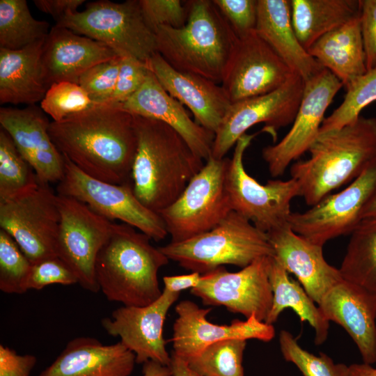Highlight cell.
Wrapping results in <instances>:
<instances>
[{"label": "cell", "instance_id": "6da1fadb", "mask_svg": "<svg viewBox=\"0 0 376 376\" xmlns=\"http://www.w3.org/2000/svg\"><path fill=\"white\" fill-rule=\"evenodd\" d=\"M49 134L58 150L84 173L116 185L131 184L137 148L134 116L119 104H95L52 121Z\"/></svg>", "mask_w": 376, "mask_h": 376}, {"label": "cell", "instance_id": "7a4b0ae2", "mask_svg": "<svg viewBox=\"0 0 376 376\" xmlns=\"http://www.w3.org/2000/svg\"><path fill=\"white\" fill-rule=\"evenodd\" d=\"M137 148L131 174L133 191L149 210L172 204L204 164L181 135L167 124L134 115Z\"/></svg>", "mask_w": 376, "mask_h": 376}, {"label": "cell", "instance_id": "3957f363", "mask_svg": "<svg viewBox=\"0 0 376 376\" xmlns=\"http://www.w3.org/2000/svg\"><path fill=\"white\" fill-rule=\"evenodd\" d=\"M310 156L290 167L300 196L313 206L338 187L352 182L376 158V118L360 116L344 127L322 133Z\"/></svg>", "mask_w": 376, "mask_h": 376}, {"label": "cell", "instance_id": "277c9868", "mask_svg": "<svg viewBox=\"0 0 376 376\" xmlns=\"http://www.w3.org/2000/svg\"><path fill=\"white\" fill-rule=\"evenodd\" d=\"M187 4L185 26H161L155 31L157 52L178 71L221 83L237 36L212 0Z\"/></svg>", "mask_w": 376, "mask_h": 376}, {"label": "cell", "instance_id": "5b68a950", "mask_svg": "<svg viewBox=\"0 0 376 376\" xmlns=\"http://www.w3.org/2000/svg\"><path fill=\"white\" fill-rule=\"evenodd\" d=\"M150 240L130 225L113 224L95 263L97 284L109 301L143 306L160 297L158 272L169 259Z\"/></svg>", "mask_w": 376, "mask_h": 376}, {"label": "cell", "instance_id": "8992f818", "mask_svg": "<svg viewBox=\"0 0 376 376\" xmlns=\"http://www.w3.org/2000/svg\"><path fill=\"white\" fill-rule=\"evenodd\" d=\"M159 249L180 267L201 274L224 265L243 268L274 256L266 233L233 210L211 230Z\"/></svg>", "mask_w": 376, "mask_h": 376}, {"label": "cell", "instance_id": "52a82bcc", "mask_svg": "<svg viewBox=\"0 0 376 376\" xmlns=\"http://www.w3.org/2000/svg\"><path fill=\"white\" fill-rule=\"evenodd\" d=\"M56 24L102 42L120 56L147 63L157 52L155 33L143 18L139 0L90 2L84 10L70 13Z\"/></svg>", "mask_w": 376, "mask_h": 376}, {"label": "cell", "instance_id": "ba28073f", "mask_svg": "<svg viewBox=\"0 0 376 376\" xmlns=\"http://www.w3.org/2000/svg\"><path fill=\"white\" fill-rule=\"evenodd\" d=\"M228 161L210 157L179 197L158 212L171 242L211 230L233 211L226 187Z\"/></svg>", "mask_w": 376, "mask_h": 376}, {"label": "cell", "instance_id": "9c48e42d", "mask_svg": "<svg viewBox=\"0 0 376 376\" xmlns=\"http://www.w3.org/2000/svg\"><path fill=\"white\" fill-rule=\"evenodd\" d=\"M256 134H244L236 142L226 173V187L233 211L267 233L288 225L292 199L300 196L292 178L271 180L261 185L247 173L244 154Z\"/></svg>", "mask_w": 376, "mask_h": 376}, {"label": "cell", "instance_id": "30bf717a", "mask_svg": "<svg viewBox=\"0 0 376 376\" xmlns=\"http://www.w3.org/2000/svg\"><path fill=\"white\" fill-rule=\"evenodd\" d=\"M65 170L58 183L57 194L86 204L104 218L120 220L160 241L168 235L160 215L144 206L135 196L131 184L104 182L84 173L64 157Z\"/></svg>", "mask_w": 376, "mask_h": 376}, {"label": "cell", "instance_id": "8fae6325", "mask_svg": "<svg viewBox=\"0 0 376 376\" xmlns=\"http://www.w3.org/2000/svg\"><path fill=\"white\" fill-rule=\"evenodd\" d=\"M58 194L38 182L29 191L0 201V226L17 242L31 263L56 257L60 224Z\"/></svg>", "mask_w": 376, "mask_h": 376}, {"label": "cell", "instance_id": "7c38bea8", "mask_svg": "<svg viewBox=\"0 0 376 376\" xmlns=\"http://www.w3.org/2000/svg\"><path fill=\"white\" fill-rule=\"evenodd\" d=\"M58 201L61 218L56 256L71 269L84 289L97 292L100 290L95 276L96 259L114 223L75 198L58 194Z\"/></svg>", "mask_w": 376, "mask_h": 376}, {"label": "cell", "instance_id": "4fadbf2b", "mask_svg": "<svg viewBox=\"0 0 376 376\" xmlns=\"http://www.w3.org/2000/svg\"><path fill=\"white\" fill-rule=\"evenodd\" d=\"M375 187L376 158L342 191L327 195L304 212H292L288 225L307 240L323 246L327 242L356 229Z\"/></svg>", "mask_w": 376, "mask_h": 376}, {"label": "cell", "instance_id": "5bb4252c", "mask_svg": "<svg viewBox=\"0 0 376 376\" xmlns=\"http://www.w3.org/2000/svg\"><path fill=\"white\" fill-rule=\"evenodd\" d=\"M304 81L293 75L276 90L231 104L214 134L212 156L218 159L252 126L263 123L267 132H275L293 123L299 107Z\"/></svg>", "mask_w": 376, "mask_h": 376}, {"label": "cell", "instance_id": "9a60e30c", "mask_svg": "<svg viewBox=\"0 0 376 376\" xmlns=\"http://www.w3.org/2000/svg\"><path fill=\"white\" fill-rule=\"evenodd\" d=\"M272 257L260 258L236 272L219 267L201 274L198 285L190 292L204 305L224 306L246 319L255 315L265 322L273 300L269 281Z\"/></svg>", "mask_w": 376, "mask_h": 376}, {"label": "cell", "instance_id": "2e32d148", "mask_svg": "<svg viewBox=\"0 0 376 376\" xmlns=\"http://www.w3.org/2000/svg\"><path fill=\"white\" fill-rule=\"evenodd\" d=\"M342 87L340 81L325 68L304 82L301 101L290 130L280 141L262 150L272 177L283 174L292 162L308 151L319 135L327 109Z\"/></svg>", "mask_w": 376, "mask_h": 376}, {"label": "cell", "instance_id": "e0dca14e", "mask_svg": "<svg viewBox=\"0 0 376 376\" xmlns=\"http://www.w3.org/2000/svg\"><path fill=\"white\" fill-rule=\"evenodd\" d=\"M295 74L253 31L237 38L221 86L233 104L274 91Z\"/></svg>", "mask_w": 376, "mask_h": 376}, {"label": "cell", "instance_id": "ac0fdd59", "mask_svg": "<svg viewBox=\"0 0 376 376\" xmlns=\"http://www.w3.org/2000/svg\"><path fill=\"white\" fill-rule=\"evenodd\" d=\"M180 294L163 289L160 297L148 305L120 306L110 318L102 320V326L109 335L120 337V342L134 354L136 363L153 361L169 366L171 355L166 347L163 327Z\"/></svg>", "mask_w": 376, "mask_h": 376}, {"label": "cell", "instance_id": "d6986e66", "mask_svg": "<svg viewBox=\"0 0 376 376\" xmlns=\"http://www.w3.org/2000/svg\"><path fill=\"white\" fill-rule=\"evenodd\" d=\"M178 315L173 327V352L186 361L196 357L208 345L224 340L256 339L269 342L275 336L273 324L259 320L255 315L230 324H216L207 320L211 308H202L190 300L175 307Z\"/></svg>", "mask_w": 376, "mask_h": 376}, {"label": "cell", "instance_id": "ffe728a7", "mask_svg": "<svg viewBox=\"0 0 376 376\" xmlns=\"http://www.w3.org/2000/svg\"><path fill=\"white\" fill-rule=\"evenodd\" d=\"M50 123L47 114L36 104L0 109L1 129L11 137L38 181L45 184L58 183L65 170L64 157L49 134Z\"/></svg>", "mask_w": 376, "mask_h": 376}, {"label": "cell", "instance_id": "44dd1931", "mask_svg": "<svg viewBox=\"0 0 376 376\" xmlns=\"http://www.w3.org/2000/svg\"><path fill=\"white\" fill-rule=\"evenodd\" d=\"M318 306L327 320L347 331L363 363H376L375 292L343 280L328 291Z\"/></svg>", "mask_w": 376, "mask_h": 376}, {"label": "cell", "instance_id": "7402d4cb", "mask_svg": "<svg viewBox=\"0 0 376 376\" xmlns=\"http://www.w3.org/2000/svg\"><path fill=\"white\" fill-rule=\"evenodd\" d=\"M274 257L293 274L318 304L336 285L343 281L339 269L329 265L323 246L313 244L294 232L289 225L266 233Z\"/></svg>", "mask_w": 376, "mask_h": 376}, {"label": "cell", "instance_id": "603a6c76", "mask_svg": "<svg viewBox=\"0 0 376 376\" xmlns=\"http://www.w3.org/2000/svg\"><path fill=\"white\" fill-rule=\"evenodd\" d=\"M147 65L164 89L191 111L195 121L215 134L231 105L222 86L174 69L158 52Z\"/></svg>", "mask_w": 376, "mask_h": 376}, {"label": "cell", "instance_id": "cb8c5ba5", "mask_svg": "<svg viewBox=\"0 0 376 376\" xmlns=\"http://www.w3.org/2000/svg\"><path fill=\"white\" fill-rule=\"evenodd\" d=\"M120 56L107 45L55 24L45 38L41 63L47 88L69 81L78 84L92 66Z\"/></svg>", "mask_w": 376, "mask_h": 376}, {"label": "cell", "instance_id": "d4e9b609", "mask_svg": "<svg viewBox=\"0 0 376 376\" xmlns=\"http://www.w3.org/2000/svg\"><path fill=\"white\" fill-rule=\"evenodd\" d=\"M120 104L133 115L155 119L171 126L205 162L212 156L214 134L193 120L184 105L164 89L150 70L141 88Z\"/></svg>", "mask_w": 376, "mask_h": 376}, {"label": "cell", "instance_id": "484cf974", "mask_svg": "<svg viewBox=\"0 0 376 376\" xmlns=\"http://www.w3.org/2000/svg\"><path fill=\"white\" fill-rule=\"evenodd\" d=\"M134 354L120 341L104 345L91 337L72 339L38 376H130Z\"/></svg>", "mask_w": 376, "mask_h": 376}, {"label": "cell", "instance_id": "4316f807", "mask_svg": "<svg viewBox=\"0 0 376 376\" xmlns=\"http://www.w3.org/2000/svg\"><path fill=\"white\" fill-rule=\"evenodd\" d=\"M255 31L304 82L324 69L296 36L290 0H258Z\"/></svg>", "mask_w": 376, "mask_h": 376}, {"label": "cell", "instance_id": "83f0119b", "mask_svg": "<svg viewBox=\"0 0 376 376\" xmlns=\"http://www.w3.org/2000/svg\"><path fill=\"white\" fill-rule=\"evenodd\" d=\"M45 39L20 49L0 48L1 104L29 106L42 101L48 90L41 63Z\"/></svg>", "mask_w": 376, "mask_h": 376}, {"label": "cell", "instance_id": "f1b7e54d", "mask_svg": "<svg viewBox=\"0 0 376 376\" xmlns=\"http://www.w3.org/2000/svg\"><path fill=\"white\" fill-rule=\"evenodd\" d=\"M346 88L367 72L359 17L325 34L307 50Z\"/></svg>", "mask_w": 376, "mask_h": 376}, {"label": "cell", "instance_id": "f546056e", "mask_svg": "<svg viewBox=\"0 0 376 376\" xmlns=\"http://www.w3.org/2000/svg\"><path fill=\"white\" fill-rule=\"evenodd\" d=\"M361 0H290L291 19L296 36L308 50L325 34L361 12Z\"/></svg>", "mask_w": 376, "mask_h": 376}, {"label": "cell", "instance_id": "4dcf8cb0", "mask_svg": "<svg viewBox=\"0 0 376 376\" xmlns=\"http://www.w3.org/2000/svg\"><path fill=\"white\" fill-rule=\"evenodd\" d=\"M269 281L273 293L272 305L265 320L273 324L283 311L292 308L300 321L307 322L315 330V344L322 345L327 338L329 322L302 285L289 276V273L272 256L269 267Z\"/></svg>", "mask_w": 376, "mask_h": 376}, {"label": "cell", "instance_id": "1f68e13d", "mask_svg": "<svg viewBox=\"0 0 376 376\" xmlns=\"http://www.w3.org/2000/svg\"><path fill=\"white\" fill-rule=\"evenodd\" d=\"M350 235L340 274L344 280L376 292V217L362 219Z\"/></svg>", "mask_w": 376, "mask_h": 376}, {"label": "cell", "instance_id": "d6a6232c", "mask_svg": "<svg viewBox=\"0 0 376 376\" xmlns=\"http://www.w3.org/2000/svg\"><path fill=\"white\" fill-rule=\"evenodd\" d=\"M49 23L34 18L26 0L0 1V48L17 50L45 39Z\"/></svg>", "mask_w": 376, "mask_h": 376}, {"label": "cell", "instance_id": "836d02e7", "mask_svg": "<svg viewBox=\"0 0 376 376\" xmlns=\"http://www.w3.org/2000/svg\"><path fill=\"white\" fill-rule=\"evenodd\" d=\"M39 181L29 164L22 157L13 139L0 130V201L21 195Z\"/></svg>", "mask_w": 376, "mask_h": 376}, {"label": "cell", "instance_id": "e575fe53", "mask_svg": "<svg viewBox=\"0 0 376 376\" xmlns=\"http://www.w3.org/2000/svg\"><path fill=\"white\" fill-rule=\"evenodd\" d=\"M246 345L244 339L218 341L187 362L201 376H244L242 362Z\"/></svg>", "mask_w": 376, "mask_h": 376}, {"label": "cell", "instance_id": "d590c367", "mask_svg": "<svg viewBox=\"0 0 376 376\" xmlns=\"http://www.w3.org/2000/svg\"><path fill=\"white\" fill-rule=\"evenodd\" d=\"M345 88L343 101L324 119L319 134L338 130L353 122L366 106L376 100V67L355 78Z\"/></svg>", "mask_w": 376, "mask_h": 376}, {"label": "cell", "instance_id": "8d00e7d4", "mask_svg": "<svg viewBox=\"0 0 376 376\" xmlns=\"http://www.w3.org/2000/svg\"><path fill=\"white\" fill-rule=\"evenodd\" d=\"M279 345L283 359L294 363L304 376H347L348 366L335 363L328 355H315L303 349L292 334L281 330Z\"/></svg>", "mask_w": 376, "mask_h": 376}, {"label": "cell", "instance_id": "74e56055", "mask_svg": "<svg viewBox=\"0 0 376 376\" xmlns=\"http://www.w3.org/2000/svg\"><path fill=\"white\" fill-rule=\"evenodd\" d=\"M31 266L14 239L0 229V290L7 294L25 293Z\"/></svg>", "mask_w": 376, "mask_h": 376}, {"label": "cell", "instance_id": "f35d334b", "mask_svg": "<svg viewBox=\"0 0 376 376\" xmlns=\"http://www.w3.org/2000/svg\"><path fill=\"white\" fill-rule=\"evenodd\" d=\"M95 105L78 84L69 81L52 84L40 102L41 109L51 116L53 121L62 120Z\"/></svg>", "mask_w": 376, "mask_h": 376}, {"label": "cell", "instance_id": "ab89813d", "mask_svg": "<svg viewBox=\"0 0 376 376\" xmlns=\"http://www.w3.org/2000/svg\"><path fill=\"white\" fill-rule=\"evenodd\" d=\"M121 56L100 62L79 77L78 84L95 104H104L111 99L118 79Z\"/></svg>", "mask_w": 376, "mask_h": 376}, {"label": "cell", "instance_id": "60d3db41", "mask_svg": "<svg viewBox=\"0 0 376 376\" xmlns=\"http://www.w3.org/2000/svg\"><path fill=\"white\" fill-rule=\"evenodd\" d=\"M148 26L155 32L161 26L181 28L188 18L187 1L180 0H139Z\"/></svg>", "mask_w": 376, "mask_h": 376}, {"label": "cell", "instance_id": "b9f144b4", "mask_svg": "<svg viewBox=\"0 0 376 376\" xmlns=\"http://www.w3.org/2000/svg\"><path fill=\"white\" fill-rule=\"evenodd\" d=\"M78 283L71 269L58 257L31 263L27 279V289L41 290L52 284L70 285Z\"/></svg>", "mask_w": 376, "mask_h": 376}, {"label": "cell", "instance_id": "7bdbcfd3", "mask_svg": "<svg viewBox=\"0 0 376 376\" xmlns=\"http://www.w3.org/2000/svg\"><path fill=\"white\" fill-rule=\"evenodd\" d=\"M149 72L147 63L130 56H121L116 87L107 104L126 102L141 88Z\"/></svg>", "mask_w": 376, "mask_h": 376}, {"label": "cell", "instance_id": "ee69618b", "mask_svg": "<svg viewBox=\"0 0 376 376\" xmlns=\"http://www.w3.org/2000/svg\"><path fill=\"white\" fill-rule=\"evenodd\" d=\"M212 2L227 19L237 38L256 31L258 0H212Z\"/></svg>", "mask_w": 376, "mask_h": 376}, {"label": "cell", "instance_id": "f6af8a7d", "mask_svg": "<svg viewBox=\"0 0 376 376\" xmlns=\"http://www.w3.org/2000/svg\"><path fill=\"white\" fill-rule=\"evenodd\" d=\"M367 70L376 67V0H361L359 15Z\"/></svg>", "mask_w": 376, "mask_h": 376}, {"label": "cell", "instance_id": "bcb514c9", "mask_svg": "<svg viewBox=\"0 0 376 376\" xmlns=\"http://www.w3.org/2000/svg\"><path fill=\"white\" fill-rule=\"evenodd\" d=\"M37 363L33 354H18L15 350L0 345V376H29Z\"/></svg>", "mask_w": 376, "mask_h": 376}, {"label": "cell", "instance_id": "7dc6e473", "mask_svg": "<svg viewBox=\"0 0 376 376\" xmlns=\"http://www.w3.org/2000/svg\"><path fill=\"white\" fill-rule=\"evenodd\" d=\"M85 0H34L40 11L52 15L56 22L70 13L77 11Z\"/></svg>", "mask_w": 376, "mask_h": 376}, {"label": "cell", "instance_id": "c3c4849f", "mask_svg": "<svg viewBox=\"0 0 376 376\" xmlns=\"http://www.w3.org/2000/svg\"><path fill=\"white\" fill-rule=\"evenodd\" d=\"M201 274L191 272L188 274L164 276L162 279L164 290L173 292L180 293L182 290L196 288L201 280Z\"/></svg>", "mask_w": 376, "mask_h": 376}, {"label": "cell", "instance_id": "681fc988", "mask_svg": "<svg viewBox=\"0 0 376 376\" xmlns=\"http://www.w3.org/2000/svg\"><path fill=\"white\" fill-rule=\"evenodd\" d=\"M170 368L173 376H201L190 368L188 363L175 354L171 353Z\"/></svg>", "mask_w": 376, "mask_h": 376}, {"label": "cell", "instance_id": "f907efd6", "mask_svg": "<svg viewBox=\"0 0 376 376\" xmlns=\"http://www.w3.org/2000/svg\"><path fill=\"white\" fill-rule=\"evenodd\" d=\"M142 376H173L169 366L149 361L143 363Z\"/></svg>", "mask_w": 376, "mask_h": 376}, {"label": "cell", "instance_id": "816d5d0a", "mask_svg": "<svg viewBox=\"0 0 376 376\" xmlns=\"http://www.w3.org/2000/svg\"><path fill=\"white\" fill-rule=\"evenodd\" d=\"M347 376H376V368L363 362L352 363L348 366Z\"/></svg>", "mask_w": 376, "mask_h": 376}, {"label": "cell", "instance_id": "f5cc1de1", "mask_svg": "<svg viewBox=\"0 0 376 376\" xmlns=\"http://www.w3.org/2000/svg\"><path fill=\"white\" fill-rule=\"evenodd\" d=\"M374 217H376V187L366 204L362 213V219Z\"/></svg>", "mask_w": 376, "mask_h": 376}]
</instances>
